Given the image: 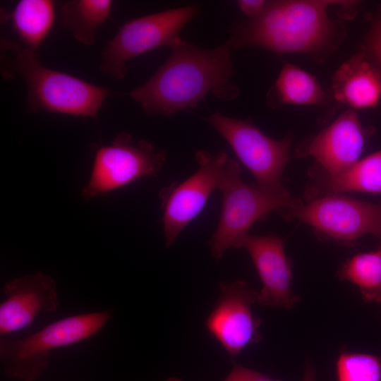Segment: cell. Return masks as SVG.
I'll list each match as a JSON object with an SVG mask.
<instances>
[{"label": "cell", "mask_w": 381, "mask_h": 381, "mask_svg": "<svg viewBox=\"0 0 381 381\" xmlns=\"http://www.w3.org/2000/svg\"><path fill=\"white\" fill-rule=\"evenodd\" d=\"M171 49L155 73L129 92L146 113L172 116L196 107L209 93L228 101L238 95L226 43L206 49L179 38Z\"/></svg>", "instance_id": "6da1fadb"}, {"label": "cell", "mask_w": 381, "mask_h": 381, "mask_svg": "<svg viewBox=\"0 0 381 381\" xmlns=\"http://www.w3.org/2000/svg\"><path fill=\"white\" fill-rule=\"evenodd\" d=\"M353 2V1H352ZM351 1L287 0L267 1L262 13L229 28L230 48L257 46L277 54H319L332 48L336 27L327 11Z\"/></svg>", "instance_id": "7a4b0ae2"}, {"label": "cell", "mask_w": 381, "mask_h": 381, "mask_svg": "<svg viewBox=\"0 0 381 381\" xmlns=\"http://www.w3.org/2000/svg\"><path fill=\"white\" fill-rule=\"evenodd\" d=\"M3 75H19L27 87L30 111H47L74 116L96 117L106 98L114 93L68 73L42 65L37 53L6 38L1 39Z\"/></svg>", "instance_id": "3957f363"}, {"label": "cell", "mask_w": 381, "mask_h": 381, "mask_svg": "<svg viewBox=\"0 0 381 381\" xmlns=\"http://www.w3.org/2000/svg\"><path fill=\"white\" fill-rule=\"evenodd\" d=\"M112 313L107 310L71 315L23 339L1 338L0 362L4 373L22 381H36L48 367L51 351L96 334Z\"/></svg>", "instance_id": "277c9868"}, {"label": "cell", "mask_w": 381, "mask_h": 381, "mask_svg": "<svg viewBox=\"0 0 381 381\" xmlns=\"http://www.w3.org/2000/svg\"><path fill=\"white\" fill-rule=\"evenodd\" d=\"M238 162L229 158L219 190L222 205L219 222L208 242L212 256L219 260L229 248H241L248 230L257 221L273 210L294 206L302 200L286 199L245 183Z\"/></svg>", "instance_id": "5b68a950"}, {"label": "cell", "mask_w": 381, "mask_h": 381, "mask_svg": "<svg viewBox=\"0 0 381 381\" xmlns=\"http://www.w3.org/2000/svg\"><path fill=\"white\" fill-rule=\"evenodd\" d=\"M202 119L228 143L261 190L277 197L294 198L282 183L283 172L290 159L291 134L275 140L250 120L228 117L219 111Z\"/></svg>", "instance_id": "8992f818"}, {"label": "cell", "mask_w": 381, "mask_h": 381, "mask_svg": "<svg viewBox=\"0 0 381 381\" xmlns=\"http://www.w3.org/2000/svg\"><path fill=\"white\" fill-rule=\"evenodd\" d=\"M199 12L198 6L190 5L126 21L103 50L100 70L114 79L123 78L128 61L162 46L171 48Z\"/></svg>", "instance_id": "52a82bcc"}, {"label": "cell", "mask_w": 381, "mask_h": 381, "mask_svg": "<svg viewBox=\"0 0 381 381\" xmlns=\"http://www.w3.org/2000/svg\"><path fill=\"white\" fill-rule=\"evenodd\" d=\"M287 221L297 219L312 226L320 236L345 243L381 234V203L356 200L343 194L320 196L277 211Z\"/></svg>", "instance_id": "ba28073f"}, {"label": "cell", "mask_w": 381, "mask_h": 381, "mask_svg": "<svg viewBox=\"0 0 381 381\" xmlns=\"http://www.w3.org/2000/svg\"><path fill=\"white\" fill-rule=\"evenodd\" d=\"M165 150H157L148 140H135L126 132L109 145L96 150L91 175L83 188L85 200L123 187L139 179L155 176L167 160Z\"/></svg>", "instance_id": "9c48e42d"}, {"label": "cell", "mask_w": 381, "mask_h": 381, "mask_svg": "<svg viewBox=\"0 0 381 381\" xmlns=\"http://www.w3.org/2000/svg\"><path fill=\"white\" fill-rule=\"evenodd\" d=\"M197 171L184 181L171 183L159 194L163 211V230L167 246L173 245L186 226L203 209L208 198L219 189L226 162L227 153L214 154L205 150L195 153Z\"/></svg>", "instance_id": "30bf717a"}, {"label": "cell", "mask_w": 381, "mask_h": 381, "mask_svg": "<svg viewBox=\"0 0 381 381\" xmlns=\"http://www.w3.org/2000/svg\"><path fill=\"white\" fill-rule=\"evenodd\" d=\"M219 291L218 301L205 325L229 356L235 358L246 346L261 339L260 320L251 309L257 303L259 292L242 280L221 282Z\"/></svg>", "instance_id": "8fae6325"}, {"label": "cell", "mask_w": 381, "mask_h": 381, "mask_svg": "<svg viewBox=\"0 0 381 381\" xmlns=\"http://www.w3.org/2000/svg\"><path fill=\"white\" fill-rule=\"evenodd\" d=\"M372 133L352 110L341 114L296 150L298 157H311L327 175L339 174L359 160L366 139Z\"/></svg>", "instance_id": "7c38bea8"}, {"label": "cell", "mask_w": 381, "mask_h": 381, "mask_svg": "<svg viewBox=\"0 0 381 381\" xmlns=\"http://www.w3.org/2000/svg\"><path fill=\"white\" fill-rule=\"evenodd\" d=\"M241 248L249 253L262 284L257 304L294 308L300 298L292 290V265L286 255L284 241L274 235L248 234Z\"/></svg>", "instance_id": "4fadbf2b"}, {"label": "cell", "mask_w": 381, "mask_h": 381, "mask_svg": "<svg viewBox=\"0 0 381 381\" xmlns=\"http://www.w3.org/2000/svg\"><path fill=\"white\" fill-rule=\"evenodd\" d=\"M6 299L0 305V334L4 336L29 326L44 312L59 306L55 281L42 271L7 282Z\"/></svg>", "instance_id": "5bb4252c"}, {"label": "cell", "mask_w": 381, "mask_h": 381, "mask_svg": "<svg viewBox=\"0 0 381 381\" xmlns=\"http://www.w3.org/2000/svg\"><path fill=\"white\" fill-rule=\"evenodd\" d=\"M334 97L353 109L373 108L381 98V71L365 54L339 66L332 78Z\"/></svg>", "instance_id": "9a60e30c"}, {"label": "cell", "mask_w": 381, "mask_h": 381, "mask_svg": "<svg viewBox=\"0 0 381 381\" xmlns=\"http://www.w3.org/2000/svg\"><path fill=\"white\" fill-rule=\"evenodd\" d=\"M310 175L314 181L305 193L308 200L346 192L381 194V150L358 160L339 174L327 175L313 169Z\"/></svg>", "instance_id": "2e32d148"}, {"label": "cell", "mask_w": 381, "mask_h": 381, "mask_svg": "<svg viewBox=\"0 0 381 381\" xmlns=\"http://www.w3.org/2000/svg\"><path fill=\"white\" fill-rule=\"evenodd\" d=\"M325 95L315 76L299 67L285 63L267 96L273 107L281 104L317 105Z\"/></svg>", "instance_id": "e0dca14e"}, {"label": "cell", "mask_w": 381, "mask_h": 381, "mask_svg": "<svg viewBox=\"0 0 381 381\" xmlns=\"http://www.w3.org/2000/svg\"><path fill=\"white\" fill-rule=\"evenodd\" d=\"M55 16L54 2L51 0H20L10 19L25 47L37 52L52 29Z\"/></svg>", "instance_id": "ac0fdd59"}, {"label": "cell", "mask_w": 381, "mask_h": 381, "mask_svg": "<svg viewBox=\"0 0 381 381\" xmlns=\"http://www.w3.org/2000/svg\"><path fill=\"white\" fill-rule=\"evenodd\" d=\"M111 0H71L64 1L60 8L61 21L80 43L92 44L96 32L110 16Z\"/></svg>", "instance_id": "d6986e66"}, {"label": "cell", "mask_w": 381, "mask_h": 381, "mask_svg": "<svg viewBox=\"0 0 381 381\" xmlns=\"http://www.w3.org/2000/svg\"><path fill=\"white\" fill-rule=\"evenodd\" d=\"M337 277L356 285L365 302L381 303V250L359 253L346 260Z\"/></svg>", "instance_id": "ffe728a7"}, {"label": "cell", "mask_w": 381, "mask_h": 381, "mask_svg": "<svg viewBox=\"0 0 381 381\" xmlns=\"http://www.w3.org/2000/svg\"><path fill=\"white\" fill-rule=\"evenodd\" d=\"M336 370L337 381H381V359L372 354L342 351Z\"/></svg>", "instance_id": "44dd1931"}, {"label": "cell", "mask_w": 381, "mask_h": 381, "mask_svg": "<svg viewBox=\"0 0 381 381\" xmlns=\"http://www.w3.org/2000/svg\"><path fill=\"white\" fill-rule=\"evenodd\" d=\"M366 46L381 71V16L375 18L372 23L366 38Z\"/></svg>", "instance_id": "7402d4cb"}, {"label": "cell", "mask_w": 381, "mask_h": 381, "mask_svg": "<svg viewBox=\"0 0 381 381\" xmlns=\"http://www.w3.org/2000/svg\"><path fill=\"white\" fill-rule=\"evenodd\" d=\"M224 381H278L260 372L235 364Z\"/></svg>", "instance_id": "603a6c76"}, {"label": "cell", "mask_w": 381, "mask_h": 381, "mask_svg": "<svg viewBox=\"0 0 381 381\" xmlns=\"http://www.w3.org/2000/svg\"><path fill=\"white\" fill-rule=\"evenodd\" d=\"M267 1L263 0H240L237 5L246 16L254 18L260 16L264 11Z\"/></svg>", "instance_id": "cb8c5ba5"}, {"label": "cell", "mask_w": 381, "mask_h": 381, "mask_svg": "<svg viewBox=\"0 0 381 381\" xmlns=\"http://www.w3.org/2000/svg\"><path fill=\"white\" fill-rule=\"evenodd\" d=\"M303 381H315V373L310 366L306 367Z\"/></svg>", "instance_id": "d4e9b609"}, {"label": "cell", "mask_w": 381, "mask_h": 381, "mask_svg": "<svg viewBox=\"0 0 381 381\" xmlns=\"http://www.w3.org/2000/svg\"><path fill=\"white\" fill-rule=\"evenodd\" d=\"M164 381H182V380L180 378L173 377H169Z\"/></svg>", "instance_id": "484cf974"}, {"label": "cell", "mask_w": 381, "mask_h": 381, "mask_svg": "<svg viewBox=\"0 0 381 381\" xmlns=\"http://www.w3.org/2000/svg\"><path fill=\"white\" fill-rule=\"evenodd\" d=\"M378 239L380 240L378 249L381 250V234H380V236L378 237Z\"/></svg>", "instance_id": "4316f807"}]
</instances>
